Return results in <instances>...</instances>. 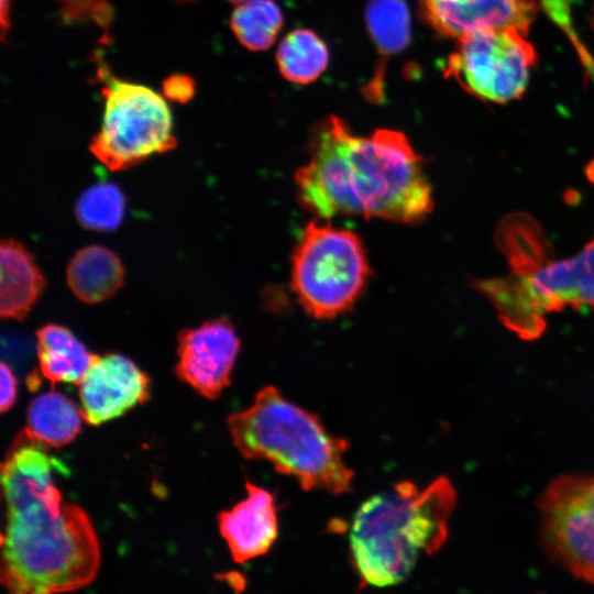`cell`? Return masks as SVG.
I'll use <instances>...</instances> for the list:
<instances>
[{
    "instance_id": "1",
    "label": "cell",
    "mask_w": 594,
    "mask_h": 594,
    "mask_svg": "<svg viewBox=\"0 0 594 594\" xmlns=\"http://www.w3.org/2000/svg\"><path fill=\"white\" fill-rule=\"evenodd\" d=\"M55 460L22 431L1 464L6 504L0 581L15 594L81 588L96 578L100 547L85 510L63 502Z\"/></svg>"
},
{
    "instance_id": "2",
    "label": "cell",
    "mask_w": 594,
    "mask_h": 594,
    "mask_svg": "<svg viewBox=\"0 0 594 594\" xmlns=\"http://www.w3.org/2000/svg\"><path fill=\"white\" fill-rule=\"evenodd\" d=\"M308 150L295 184L300 204L319 218L352 215L416 223L433 208L422 157L399 131L360 136L331 116L312 129Z\"/></svg>"
},
{
    "instance_id": "3",
    "label": "cell",
    "mask_w": 594,
    "mask_h": 594,
    "mask_svg": "<svg viewBox=\"0 0 594 594\" xmlns=\"http://www.w3.org/2000/svg\"><path fill=\"white\" fill-rule=\"evenodd\" d=\"M455 504V490L444 476L422 490L403 481L366 499L349 532L360 587L404 582L420 557L436 553L447 541Z\"/></svg>"
},
{
    "instance_id": "4",
    "label": "cell",
    "mask_w": 594,
    "mask_h": 594,
    "mask_svg": "<svg viewBox=\"0 0 594 594\" xmlns=\"http://www.w3.org/2000/svg\"><path fill=\"white\" fill-rule=\"evenodd\" d=\"M228 426L243 458L270 462L304 491H351L354 471L343 459L349 442L330 435L318 416L288 402L275 386L258 391L251 406L229 416Z\"/></svg>"
},
{
    "instance_id": "5",
    "label": "cell",
    "mask_w": 594,
    "mask_h": 594,
    "mask_svg": "<svg viewBox=\"0 0 594 594\" xmlns=\"http://www.w3.org/2000/svg\"><path fill=\"white\" fill-rule=\"evenodd\" d=\"M290 274L292 289L305 311L316 319H331L356 301L370 266L355 233L312 221L293 253Z\"/></svg>"
},
{
    "instance_id": "6",
    "label": "cell",
    "mask_w": 594,
    "mask_h": 594,
    "mask_svg": "<svg viewBox=\"0 0 594 594\" xmlns=\"http://www.w3.org/2000/svg\"><path fill=\"white\" fill-rule=\"evenodd\" d=\"M97 73L105 112L89 147L100 163L110 170H122L176 146L170 111L161 95L117 78L101 61Z\"/></svg>"
},
{
    "instance_id": "7",
    "label": "cell",
    "mask_w": 594,
    "mask_h": 594,
    "mask_svg": "<svg viewBox=\"0 0 594 594\" xmlns=\"http://www.w3.org/2000/svg\"><path fill=\"white\" fill-rule=\"evenodd\" d=\"M527 34L516 29H495L471 33L458 40L448 58L446 75L464 90L491 102L519 98L536 64Z\"/></svg>"
},
{
    "instance_id": "8",
    "label": "cell",
    "mask_w": 594,
    "mask_h": 594,
    "mask_svg": "<svg viewBox=\"0 0 594 594\" xmlns=\"http://www.w3.org/2000/svg\"><path fill=\"white\" fill-rule=\"evenodd\" d=\"M538 510L549 556L594 584V473L556 477L539 496Z\"/></svg>"
},
{
    "instance_id": "9",
    "label": "cell",
    "mask_w": 594,
    "mask_h": 594,
    "mask_svg": "<svg viewBox=\"0 0 594 594\" xmlns=\"http://www.w3.org/2000/svg\"><path fill=\"white\" fill-rule=\"evenodd\" d=\"M176 375L198 394L216 399L230 384L240 351V339L232 323L223 318L185 328L177 334Z\"/></svg>"
},
{
    "instance_id": "10",
    "label": "cell",
    "mask_w": 594,
    "mask_h": 594,
    "mask_svg": "<svg viewBox=\"0 0 594 594\" xmlns=\"http://www.w3.org/2000/svg\"><path fill=\"white\" fill-rule=\"evenodd\" d=\"M150 377L121 354L97 355L79 384L80 413L99 426L118 418L150 397Z\"/></svg>"
},
{
    "instance_id": "11",
    "label": "cell",
    "mask_w": 594,
    "mask_h": 594,
    "mask_svg": "<svg viewBox=\"0 0 594 594\" xmlns=\"http://www.w3.org/2000/svg\"><path fill=\"white\" fill-rule=\"evenodd\" d=\"M418 6L426 23L457 40L495 29L528 34L537 12L535 0H418Z\"/></svg>"
},
{
    "instance_id": "12",
    "label": "cell",
    "mask_w": 594,
    "mask_h": 594,
    "mask_svg": "<svg viewBox=\"0 0 594 594\" xmlns=\"http://www.w3.org/2000/svg\"><path fill=\"white\" fill-rule=\"evenodd\" d=\"M245 488L246 498L218 516L220 534L237 563L267 553L278 536L274 496L249 481Z\"/></svg>"
},
{
    "instance_id": "13",
    "label": "cell",
    "mask_w": 594,
    "mask_h": 594,
    "mask_svg": "<svg viewBox=\"0 0 594 594\" xmlns=\"http://www.w3.org/2000/svg\"><path fill=\"white\" fill-rule=\"evenodd\" d=\"M537 304L547 315L566 306L594 307V238L565 260L549 261L531 274H521Z\"/></svg>"
},
{
    "instance_id": "14",
    "label": "cell",
    "mask_w": 594,
    "mask_h": 594,
    "mask_svg": "<svg viewBox=\"0 0 594 594\" xmlns=\"http://www.w3.org/2000/svg\"><path fill=\"white\" fill-rule=\"evenodd\" d=\"M0 266L1 317L23 320L41 296L45 277L31 252L12 239L1 241Z\"/></svg>"
},
{
    "instance_id": "15",
    "label": "cell",
    "mask_w": 594,
    "mask_h": 594,
    "mask_svg": "<svg viewBox=\"0 0 594 594\" xmlns=\"http://www.w3.org/2000/svg\"><path fill=\"white\" fill-rule=\"evenodd\" d=\"M66 276L70 290L79 300L96 304L110 298L122 287L125 273L114 252L91 244L72 257Z\"/></svg>"
},
{
    "instance_id": "16",
    "label": "cell",
    "mask_w": 594,
    "mask_h": 594,
    "mask_svg": "<svg viewBox=\"0 0 594 594\" xmlns=\"http://www.w3.org/2000/svg\"><path fill=\"white\" fill-rule=\"evenodd\" d=\"M42 375L51 383L80 384L97 355L64 326L48 323L36 332Z\"/></svg>"
},
{
    "instance_id": "17",
    "label": "cell",
    "mask_w": 594,
    "mask_h": 594,
    "mask_svg": "<svg viewBox=\"0 0 594 594\" xmlns=\"http://www.w3.org/2000/svg\"><path fill=\"white\" fill-rule=\"evenodd\" d=\"M476 287L494 304L502 322L518 337L532 340L542 334L546 315L519 274L512 272L505 277L481 280Z\"/></svg>"
},
{
    "instance_id": "18",
    "label": "cell",
    "mask_w": 594,
    "mask_h": 594,
    "mask_svg": "<svg viewBox=\"0 0 594 594\" xmlns=\"http://www.w3.org/2000/svg\"><path fill=\"white\" fill-rule=\"evenodd\" d=\"M82 421L80 409L69 398L52 389L31 402L23 431L46 447L59 448L78 436Z\"/></svg>"
},
{
    "instance_id": "19",
    "label": "cell",
    "mask_w": 594,
    "mask_h": 594,
    "mask_svg": "<svg viewBox=\"0 0 594 594\" xmlns=\"http://www.w3.org/2000/svg\"><path fill=\"white\" fill-rule=\"evenodd\" d=\"M496 243L514 273L531 274L549 262L547 239L529 216L516 213L506 217L497 229Z\"/></svg>"
},
{
    "instance_id": "20",
    "label": "cell",
    "mask_w": 594,
    "mask_h": 594,
    "mask_svg": "<svg viewBox=\"0 0 594 594\" xmlns=\"http://www.w3.org/2000/svg\"><path fill=\"white\" fill-rule=\"evenodd\" d=\"M276 62L283 77L293 84L315 81L326 70L329 51L324 41L309 29L289 32L278 45Z\"/></svg>"
},
{
    "instance_id": "21",
    "label": "cell",
    "mask_w": 594,
    "mask_h": 594,
    "mask_svg": "<svg viewBox=\"0 0 594 594\" xmlns=\"http://www.w3.org/2000/svg\"><path fill=\"white\" fill-rule=\"evenodd\" d=\"M230 24L243 46L265 51L283 26V13L273 0H248L235 8Z\"/></svg>"
},
{
    "instance_id": "22",
    "label": "cell",
    "mask_w": 594,
    "mask_h": 594,
    "mask_svg": "<svg viewBox=\"0 0 594 594\" xmlns=\"http://www.w3.org/2000/svg\"><path fill=\"white\" fill-rule=\"evenodd\" d=\"M365 16L370 35L381 55L391 56L406 47L410 19L404 0H372Z\"/></svg>"
},
{
    "instance_id": "23",
    "label": "cell",
    "mask_w": 594,
    "mask_h": 594,
    "mask_svg": "<svg viewBox=\"0 0 594 594\" xmlns=\"http://www.w3.org/2000/svg\"><path fill=\"white\" fill-rule=\"evenodd\" d=\"M124 196L113 184L100 183L88 188L78 199L76 217L90 230L113 231L123 218Z\"/></svg>"
},
{
    "instance_id": "24",
    "label": "cell",
    "mask_w": 594,
    "mask_h": 594,
    "mask_svg": "<svg viewBox=\"0 0 594 594\" xmlns=\"http://www.w3.org/2000/svg\"><path fill=\"white\" fill-rule=\"evenodd\" d=\"M62 13L67 20L91 19L100 25L110 22L112 13L106 0H59Z\"/></svg>"
},
{
    "instance_id": "25",
    "label": "cell",
    "mask_w": 594,
    "mask_h": 594,
    "mask_svg": "<svg viewBox=\"0 0 594 594\" xmlns=\"http://www.w3.org/2000/svg\"><path fill=\"white\" fill-rule=\"evenodd\" d=\"M163 89L169 99L185 102L194 95V81L187 76L174 75L165 80Z\"/></svg>"
},
{
    "instance_id": "26",
    "label": "cell",
    "mask_w": 594,
    "mask_h": 594,
    "mask_svg": "<svg viewBox=\"0 0 594 594\" xmlns=\"http://www.w3.org/2000/svg\"><path fill=\"white\" fill-rule=\"evenodd\" d=\"M1 397L0 409L2 413L9 410L16 398V378L11 369L4 363H1Z\"/></svg>"
},
{
    "instance_id": "27",
    "label": "cell",
    "mask_w": 594,
    "mask_h": 594,
    "mask_svg": "<svg viewBox=\"0 0 594 594\" xmlns=\"http://www.w3.org/2000/svg\"><path fill=\"white\" fill-rule=\"evenodd\" d=\"M550 18L564 29L570 26V0H540Z\"/></svg>"
},
{
    "instance_id": "28",
    "label": "cell",
    "mask_w": 594,
    "mask_h": 594,
    "mask_svg": "<svg viewBox=\"0 0 594 594\" xmlns=\"http://www.w3.org/2000/svg\"><path fill=\"white\" fill-rule=\"evenodd\" d=\"M9 0H1V26L2 34L6 33L9 26Z\"/></svg>"
},
{
    "instance_id": "29",
    "label": "cell",
    "mask_w": 594,
    "mask_h": 594,
    "mask_svg": "<svg viewBox=\"0 0 594 594\" xmlns=\"http://www.w3.org/2000/svg\"><path fill=\"white\" fill-rule=\"evenodd\" d=\"M229 1H231V2H233V3H241V2H245V1H248V0H229Z\"/></svg>"
},
{
    "instance_id": "30",
    "label": "cell",
    "mask_w": 594,
    "mask_h": 594,
    "mask_svg": "<svg viewBox=\"0 0 594 594\" xmlns=\"http://www.w3.org/2000/svg\"><path fill=\"white\" fill-rule=\"evenodd\" d=\"M180 1H193V0H180Z\"/></svg>"
}]
</instances>
